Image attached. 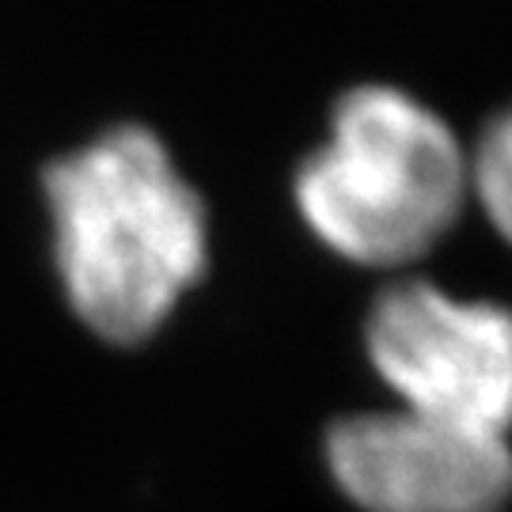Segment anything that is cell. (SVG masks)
<instances>
[{
    "mask_svg": "<svg viewBox=\"0 0 512 512\" xmlns=\"http://www.w3.org/2000/svg\"><path fill=\"white\" fill-rule=\"evenodd\" d=\"M467 198V148L437 110L391 84L349 88L330 114V141L296 171L300 217L361 266L429 255Z\"/></svg>",
    "mask_w": 512,
    "mask_h": 512,
    "instance_id": "obj_2",
    "label": "cell"
},
{
    "mask_svg": "<svg viewBox=\"0 0 512 512\" xmlns=\"http://www.w3.org/2000/svg\"><path fill=\"white\" fill-rule=\"evenodd\" d=\"M57 266L80 319L133 346L205 270V209L167 148L118 126L46 171Z\"/></svg>",
    "mask_w": 512,
    "mask_h": 512,
    "instance_id": "obj_1",
    "label": "cell"
},
{
    "mask_svg": "<svg viewBox=\"0 0 512 512\" xmlns=\"http://www.w3.org/2000/svg\"><path fill=\"white\" fill-rule=\"evenodd\" d=\"M327 463L365 512H505L512 444L418 410H372L330 425Z\"/></svg>",
    "mask_w": 512,
    "mask_h": 512,
    "instance_id": "obj_4",
    "label": "cell"
},
{
    "mask_svg": "<svg viewBox=\"0 0 512 512\" xmlns=\"http://www.w3.org/2000/svg\"><path fill=\"white\" fill-rule=\"evenodd\" d=\"M365 346L406 410L512 433V308L395 281L368 311Z\"/></svg>",
    "mask_w": 512,
    "mask_h": 512,
    "instance_id": "obj_3",
    "label": "cell"
},
{
    "mask_svg": "<svg viewBox=\"0 0 512 512\" xmlns=\"http://www.w3.org/2000/svg\"><path fill=\"white\" fill-rule=\"evenodd\" d=\"M467 175H471V198L494 232L512 243V107L501 110L467 152Z\"/></svg>",
    "mask_w": 512,
    "mask_h": 512,
    "instance_id": "obj_5",
    "label": "cell"
}]
</instances>
